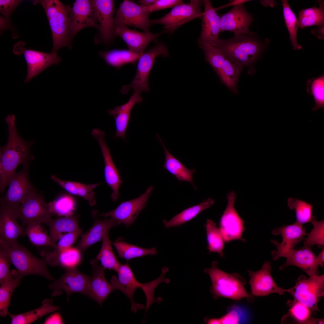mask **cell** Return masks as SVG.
I'll return each instance as SVG.
<instances>
[{
  "instance_id": "obj_60",
  "label": "cell",
  "mask_w": 324,
  "mask_h": 324,
  "mask_svg": "<svg viewBox=\"0 0 324 324\" xmlns=\"http://www.w3.org/2000/svg\"><path fill=\"white\" fill-rule=\"evenodd\" d=\"M155 0H140L139 1L140 5L144 7H148L152 5Z\"/></svg>"
},
{
  "instance_id": "obj_40",
  "label": "cell",
  "mask_w": 324,
  "mask_h": 324,
  "mask_svg": "<svg viewBox=\"0 0 324 324\" xmlns=\"http://www.w3.org/2000/svg\"><path fill=\"white\" fill-rule=\"evenodd\" d=\"M48 204L53 216L56 215L59 217H67L74 214L76 203L75 200L72 196L64 194Z\"/></svg>"
},
{
  "instance_id": "obj_23",
  "label": "cell",
  "mask_w": 324,
  "mask_h": 324,
  "mask_svg": "<svg viewBox=\"0 0 324 324\" xmlns=\"http://www.w3.org/2000/svg\"><path fill=\"white\" fill-rule=\"evenodd\" d=\"M316 257L310 247H303L298 250L294 249L285 256L286 261L279 269L282 270L288 266H293L300 268L309 276L318 275L319 265Z\"/></svg>"
},
{
  "instance_id": "obj_35",
  "label": "cell",
  "mask_w": 324,
  "mask_h": 324,
  "mask_svg": "<svg viewBox=\"0 0 324 324\" xmlns=\"http://www.w3.org/2000/svg\"><path fill=\"white\" fill-rule=\"evenodd\" d=\"M319 7L315 6L300 10L298 21L299 27L301 29L315 26L319 27L324 26V2L318 0Z\"/></svg>"
},
{
  "instance_id": "obj_18",
  "label": "cell",
  "mask_w": 324,
  "mask_h": 324,
  "mask_svg": "<svg viewBox=\"0 0 324 324\" xmlns=\"http://www.w3.org/2000/svg\"><path fill=\"white\" fill-rule=\"evenodd\" d=\"M153 189L150 186L145 192L137 198L122 202L116 208L100 216L110 217L123 223L127 226L133 224L140 213L145 207Z\"/></svg>"
},
{
  "instance_id": "obj_53",
  "label": "cell",
  "mask_w": 324,
  "mask_h": 324,
  "mask_svg": "<svg viewBox=\"0 0 324 324\" xmlns=\"http://www.w3.org/2000/svg\"><path fill=\"white\" fill-rule=\"evenodd\" d=\"M20 0H0V12L4 17L9 20L14 9L22 2Z\"/></svg>"
},
{
  "instance_id": "obj_56",
  "label": "cell",
  "mask_w": 324,
  "mask_h": 324,
  "mask_svg": "<svg viewBox=\"0 0 324 324\" xmlns=\"http://www.w3.org/2000/svg\"><path fill=\"white\" fill-rule=\"evenodd\" d=\"M251 1L250 0H234L231 1L229 3L225 4L223 6L217 8H215V10L216 11L218 10L221 9L230 7L231 6H235L242 4H244V3Z\"/></svg>"
},
{
  "instance_id": "obj_28",
  "label": "cell",
  "mask_w": 324,
  "mask_h": 324,
  "mask_svg": "<svg viewBox=\"0 0 324 324\" xmlns=\"http://www.w3.org/2000/svg\"><path fill=\"white\" fill-rule=\"evenodd\" d=\"M140 94L134 92L127 103L108 110V113L112 115L115 119L116 132L114 137H121L125 140L126 130L132 109L135 105L140 103L142 100Z\"/></svg>"
},
{
  "instance_id": "obj_45",
  "label": "cell",
  "mask_w": 324,
  "mask_h": 324,
  "mask_svg": "<svg viewBox=\"0 0 324 324\" xmlns=\"http://www.w3.org/2000/svg\"><path fill=\"white\" fill-rule=\"evenodd\" d=\"M284 19L289 31L290 39L294 50H298L302 46L297 42V34L298 22L294 13L289 4L287 0L282 1Z\"/></svg>"
},
{
  "instance_id": "obj_26",
  "label": "cell",
  "mask_w": 324,
  "mask_h": 324,
  "mask_svg": "<svg viewBox=\"0 0 324 324\" xmlns=\"http://www.w3.org/2000/svg\"><path fill=\"white\" fill-rule=\"evenodd\" d=\"M92 215L94 220V224L88 231L81 235L77 247L81 252L92 244L102 241L104 235L110 231L111 228L121 224L111 218L100 219L98 217L97 211L96 210L92 211Z\"/></svg>"
},
{
  "instance_id": "obj_10",
  "label": "cell",
  "mask_w": 324,
  "mask_h": 324,
  "mask_svg": "<svg viewBox=\"0 0 324 324\" xmlns=\"http://www.w3.org/2000/svg\"><path fill=\"white\" fill-rule=\"evenodd\" d=\"M28 166V164L24 165L23 169L15 173L9 182L7 192L0 200L1 208L11 212L16 217L21 203L34 189L29 180Z\"/></svg>"
},
{
  "instance_id": "obj_59",
  "label": "cell",
  "mask_w": 324,
  "mask_h": 324,
  "mask_svg": "<svg viewBox=\"0 0 324 324\" xmlns=\"http://www.w3.org/2000/svg\"><path fill=\"white\" fill-rule=\"evenodd\" d=\"M324 250L323 248L321 252L316 257V260L319 265L321 267L323 266L324 264Z\"/></svg>"
},
{
  "instance_id": "obj_58",
  "label": "cell",
  "mask_w": 324,
  "mask_h": 324,
  "mask_svg": "<svg viewBox=\"0 0 324 324\" xmlns=\"http://www.w3.org/2000/svg\"><path fill=\"white\" fill-rule=\"evenodd\" d=\"M324 319L311 317L307 322L306 324H324Z\"/></svg>"
},
{
  "instance_id": "obj_61",
  "label": "cell",
  "mask_w": 324,
  "mask_h": 324,
  "mask_svg": "<svg viewBox=\"0 0 324 324\" xmlns=\"http://www.w3.org/2000/svg\"><path fill=\"white\" fill-rule=\"evenodd\" d=\"M205 321L207 324H220L219 318H205Z\"/></svg>"
},
{
  "instance_id": "obj_22",
  "label": "cell",
  "mask_w": 324,
  "mask_h": 324,
  "mask_svg": "<svg viewBox=\"0 0 324 324\" xmlns=\"http://www.w3.org/2000/svg\"><path fill=\"white\" fill-rule=\"evenodd\" d=\"M94 259L90 261L93 268L92 275L88 283L85 296L101 305L110 294L115 290L106 278L104 269Z\"/></svg>"
},
{
  "instance_id": "obj_12",
  "label": "cell",
  "mask_w": 324,
  "mask_h": 324,
  "mask_svg": "<svg viewBox=\"0 0 324 324\" xmlns=\"http://www.w3.org/2000/svg\"><path fill=\"white\" fill-rule=\"evenodd\" d=\"M52 214L42 195L33 190L21 203L16 214L17 219L26 225L33 223H44L52 218Z\"/></svg>"
},
{
  "instance_id": "obj_31",
  "label": "cell",
  "mask_w": 324,
  "mask_h": 324,
  "mask_svg": "<svg viewBox=\"0 0 324 324\" xmlns=\"http://www.w3.org/2000/svg\"><path fill=\"white\" fill-rule=\"evenodd\" d=\"M78 218V216L74 214L49 219L45 224L49 228V236L51 242L56 244L63 235V233L70 232L80 229Z\"/></svg>"
},
{
  "instance_id": "obj_55",
  "label": "cell",
  "mask_w": 324,
  "mask_h": 324,
  "mask_svg": "<svg viewBox=\"0 0 324 324\" xmlns=\"http://www.w3.org/2000/svg\"><path fill=\"white\" fill-rule=\"evenodd\" d=\"M64 320L59 313H56L48 317L44 322V324H63Z\"/></svg>"
},
{
  "instance_id": "obj_7",
  "label": "cell",
  "mask_w": 324,
  "mask_h": 324,
  "mask_svg": "<svg viewBox=\"0 0 324 324\" xmlns=\"http://www.w3.org/2000/svg\"><path fill=\"white\" fill-rule=\"evenodd\" d=\"M290 289V294L294 299L316 312L320 310L318 302L324 296V275L310 276L308 278L301 275Z\"/></svg>"
},
{
  "instance_id": "obj_32",
  "label": "cell",
  "mask_w": 324,
  "mask_h": 324,
  "mask_svg": "<svg viewBox=\"0 0 324 324\" xmlns=\"http://www.w3.org/2000/svg\"><path fill=\"white\" fill-rule=\"evenodd\" d=\"M51 178L70 194L81 197L86 200L91 206L95 205L96 201L94 189L101 183L85 184L79 182L62 180L52 175Z\"/></svg>"
},
{
  "instance_id": "obj_38",
  "label": "cell",
  "mask_w": 324,
  "mask_h": 324,
  "mask_svg": "<svg viewBox=\"0 0 324 324\" xmlns=\"http://www.w3.org/2000/svg\"><path fill=\"white\" fill-rule=\"evenodd\" d=\"M82 232L81 229L63 235L54 247V249L44 256L47 264L52 266H58V258L59 254L65 249L71 247Z\"/></svg>"
},
{
  "instance_id": "obj_17",
  "label": "cell",
  "mask_w": 324,
  "mask_h": 324,
  "mask_svg": "<svg viewBox=\"0 0 324 324\" xmlns=\"http://www.w3.org/2000/svg\"><path fill=\"white\" fill-rule=\"evenodd\" d=\"M271 271V262L266 261L259 270L248 271L252 295L263 296L273 293H277L279 296L285 292L290 293V288L284 289L278 286L272 276Z\"/></svg>"
},
{
  "instance_id": "obj_5",
  "label": "cell",
  "mask_w": 324,
  "mask_h": 324,
  "mask_svg": "<svg viewBox=\"0 0 324 324\" xmlns=\"http://www.w3.org/2000/svg\"><path fill=\"white\" fill-rule=\"evenodd\" d=\"M0 252L14 266L21 278L28 275H35L50 281L54 280L47 268L45 259L36 257L17 242L11 244L0 242Z\"/></svg>"
},
{
  "instance_id": "obj_15",
  "label": "cell",
  "mask_w": 324,
  "mask_h": 324,
  "mask_svg": "<svg viewBox=\"0 0 324 324\" xmlns=\"http://www.w3.org/2000/svg\"><path fill=\"white\" fill-rule=\"evenodd\" d=\"M236 194L233 191L226 196L227 204L220 221V229L225 242L236 240L243 241L242 236L244 228V222L235 208Z\"/></svg>"
},
{
  "instance_id": "obj_2",
  "label": "cell",
  "mask_w": 324,
  "mask_h": 324,
  "mask_svg": "<svg viewBox=\"0 0 324 324\" xmlns=\"http://www.w3.org/2000/svg\"><path fill=\"white\" fill-rule=\"evenodd\" d=\"M118 278L112 276L110 280L114 290H118L125 294L128 298L131 303V310L136 313L137 309L145 308V306L136 303L134 299V293L138 288L143 291L146 298L145 310H148L149 307L154 303H160L161 301L160 297L156 299L154 296L155 288L160 283H168L169 279L165 278L166 274L162 272L160 276L155 280L146 283H142L136 279L133 272L127 262L121 264L116 272Z\"/></svg>"
},
{
  "instance_id": "obj_46",
  "label": "cell",
  "mask_w": 324,
  "mask_h": 324,
  "mask_svg": "<svg viewBox=\"0 0 324 324\" xmlns=\"http://www.w3.org/2000/svg\"><path fill=\"white\" fill-rule=\"evenodd\" d=\"M306 89L312 95L315 101L312 110L316 111L324 108V76L309 80L306 83Z\"/></svg>"
},
{
  "instance_id": "obj_39",
  "label": "cell",
  "mask_w": 324,
  "mask_h": 324,
  "mask_svg": "<svg viewBox=\"0 0 324 324\" xmlns=\"http://www.w3.org/2000/svg\"><path fill=\"white\" fill-rule=\"evenodd\" d=\"M107 232L102 240V244L98 254L95 259L100 261L104 269L117 271L121 264L118 261L113 251L109 233Z\"/></svg>"
},
{
  "instance_id": "obj_49",
  "label": "cell",
  "mask_w": 324,
  "mask_h": 324,
  "mask_svg": "<svg viewBox=\"0 0 324 324\" xmlns=\"http://www.w3.org/2000/svg\"><path fill=\"white\" fill-rule=\"evenodd\" d=\"M287 303L290 308L288 315L298 323L306 324L312 317L313 312L311 310L300 302L294 299L288 300Z\"/></svg>"
},
{
  "instance_id": "obj_44",
  "label": "cell",
  "mask_w": 324,
  "mask_h": 324,
  "mask_svg": "<svg viewBox=\"0 0 324 324\" xmlns=\"http://www.w3.org/2000/svg\"><path fill=\"white\" fill-rule=\"evenodd\" d=\"M287 206L289 208L294 210L296 221L303 225L310 222L312 217V205L304 201L292 197L287 200Z\"/></svg>"
},
{
  "instance_id": "obj_43",
  "label": "cell",
  "mask_w": 324,
  "mask_h": 324,
  "mask_svg": "<svg viewBox=\"0 0 324 324\" xmlns=\"http://www.w3.org/2000/svg\"><path fill=\"white\" fill-rule=\"evenodd\" d=\"M41 224L33 223L26 225L25 232L30 242L36 246H51L54 247L56 244L51 242L49 235L45 231Z\"/></svg>"
},
{
  "instance_id": "obj_30",
  "label": "cell",
  "mask_w": 324,
  "mask_h": 324,
  "mask_svg": "<svg viewBox=\"0 0 324 324\" xmlns=\"http://www.w3.org/2000/svg\"><path fill=\"white\" fill-rule=\"evenodd\" d=\"M156 136L160 142L165 152V160L163 168L173 175L179 181H186L190 183L196 190V187L193 182V175L196 170H190L185 167L170 152L158 134H156Z\"/></svg>"
},
{
  "instance_id": "obj_52",
  "label": "cell",
  "mask_w": 324,
  "mask_h": 324,
  "mask_svg": "<svg viewBox=\"0 0 324 324\" xmlns=\"http://www.w3.org/2000/svg\"><path fill=\"white\" fill-rule=\"evenodd\" d=\"M184 3L181 0H156L151 6L145 7L146 10L150 13L162 9L173 7L175 6Z\"/></svg>"
},
{
  "instance_id": "obj_37",
  "label": "cell",
  "mask_w": 324,
  "mask_h": 324,
  "mask_svg": "<svg viewBox=\"0 0 324 324\" xmlns=\"http://www.w3.org/2000/svg\"><path fill=\"white\" fill-rule=\"evenodd\" d=\"M22 278L17 272L13 273L8 279L1 284L0 287V315L5 317L8 314L12 295L19 285Z\"/></svg>"
},
{
  "instance_id": "obj_1",
  "label": "cell",
  "mask_w": 324,
  "mask_h": 324,
  "mask_svg": "<svg viewBox=\"0 0 324 324\" xmlns=\"http://www.w3.org/2000/svg\"><path fill=\"white\" fill-rule=\"evenodd\" d=\"M14 114L8 115L5 120L8 136L6 145L1 147L0 154V190L2 194L20 164H28L30 150L33 141L22 138L17 132Z\"/></svg>"
},
{
  "instance_id": "obj_29",
  "label": "cell",
  "mask_w": 324,
  "mask_h": 324,
  "mask_svg": "<svg viewBox=\"0 0 324 324\" xmlns=\"http://www.w3.org/2000/svg\"><path fill=\"white\" fill-rule=\"evenodd\" d=\"M15 215L8 210L1 208L0 213V242L11 244L17 240L23 232Z\"/></svg>"
},
{
  "instance_id": "obj_62",
  "label": "cell",
  "mask_w": 324,
  "mask_h": 324,
  "mask_svg": "<svg viewBox=\"0 0 324 324\" xmlns=\"http://www.w3.org/2000/svg\"><path fill=\"white\" fill-rule=\"evenodd\" d=\"M261 3L263 5L265 6H273V2L271 1H268V0H262L261 2Z\"/></svg>"
},
{
  "instance_id": "obj_20",
  "label": "cell",
  "mask_w": 324,
  "mask_h": 324,
  "mask_svg": "<svg viewBox=\"0 0 324 324\" xmlns=\"http://www.w3.org/2000/svg\"><path fill=\"white\" fill-rule=\"evenodd\" d=\"M253 20V15L247 11L244 4L234 6L220 18V32L253 35L254 33L250 31L249 27Z\"/></svg>"
},
{
  "instance_id": "obj_25",
  "label": "cell",
  "mask_w": 324,
  "mask_h": 324,
  "mask_svg": "<svg viewBox=\"0 0 324 324\" xmlns=\"http://www.w3.org/2000/svg\"><path fill=\"white\" fill-rule=\"evenodd\" d=\"M92 2L100 26L102 40L109 42L115 35L114 2L111 0H94Z\"/></svg>"
},
{
  "instance_id": "obj_9",
  "label": "cell",
  "mask_w": 324,
  "mask_h": 324,
  "mask_svg": "<svg viewBox=\"0 0 324 324\" xmlns=\"http://www.w3.org/2000/svg\"><path fill=\"white\" fill-rule=\"evenodd\" d=\"M202 4L200 0H191L187 4L176 5L163 17L150 20L151 26L163 25L165 33L171 34L185 23L195 18L202 17L203 14L201 10Z\"/></svg>"
},
{
  "instance_id": "obj_19",
  "label": "cell",
  "mask_w": 324,
  "mask_h": 324,
  "mask_svg": "<svg viewBox=\"0 0 324 324\" xmlns=\"http://www.w3.org/2000/svg\"><path fill=\"white\" fill-rule=\"evenodd\" d=\"M91 134L98 142L103 155L104 164V176L105 181L112 190V200L114 202L118 200V190L123 181L119 172L112 158L110 151L105 140V132L97 129H93Z\"/></svg>"
},
{
  "instance_id": "obj_34",
  "label": "cell",
  "mask_w": 324,
  "mask_h": 324,
  "mask_svg": "<svg viewBox=\"0 0 324 324\" xmlns=\"http://www.w3.org/2000/svg\"><path fill=\"white\" fill-rule=\"evenodd\" d=\"M211 198L205 200L200 204L186 208L174 216L170 220H164L163 224L166 228L178 226L194 218L199 214L208 208L214 203Z\"/></svg>"
},
{
  "instance_id": "obj_24",
  "label": "cell",
  "mask_w": 324,
  "mask_h": 324,
  "mask_svg": "<svg viewBox=\"0 0 324 324\" xmlns=\"http://www.w3.org/2000/svg\"><path fill=\"white\" fill-rule=\"evenodd\" d=\"M204 10L202 17V30L198 39V45H211L219 39L220 17L210 0H204Z\"/></svg>"
},
{
  "instance_id": "obj_50",
  "label": "cell",
  "mask_w": 324,
  "mask_h": 324,
  "mask_svg": "<svg viewBox=\"0 0 324 324\" xmlns=\"http://www.w3.org/2000/svg\"><path fill=\"white\" fill-rule=\"evenodd\" d=\"M199 45L204 53L206 61L218 74L226 57L219 50L212 46L206 44Z\"/></svg>"
},
{
  "instance_id": "obj_3",
  "label": "cell",
  "mask_w": 324,
  "mask_h": 324,
  "mask_svg": "<svg viewBox=\"0 0 324 324\" xmlns=\"http://www.w3.org/2000/svg\"><path fill=\"white\" fill-rule=\"evenodd\" d=\"M266 42L258 39L254 34H235L231 38H220L210 45L219 50L233 63L243 67L256 61L266 47Z\"/></svg>"
},
{
  "instance_id": "obj_14",
  "label": "cell",
  "mask_w": 324,
  "mask_h": 324,
  "mask_svg": "<svg viewBox=\"0 0 324 324\" xmlns=\"http://www.w3.org/2000/svg\"><path fill=\"white\" fill-rule=\"evenodd\" d=\"M90 27L100 29L92 0H76L71 8L69 14V31L70 38L71 40L82 29Z\"/></svg>"
},
{
  "instance_id": "obj_33",
  "label": "cell",
  "mask_w": 324,
  "mask_h": 324,
  "mask_svg": "<svg viewBox=\"0 0 324 324\" xmlns=\"http://www.w3.org/2000/svg\"><path fill=\"white\" fill-rule=\"evenodd\" d=\"M60 307L53 304L52 300L45 299L39 307L32 310L16 315L8 312L12 324H29L36 321L46 314L59 310Z\"/></svg>"
},
{
  "instance_id": "obj_36",
  "label": "cell",
  "mask_w": 324,
  "mask_h": 324,
  "mask_svg": "<svg viewBox=\"0 0 324 324\" xmlns=\"http://www.w3.org/2000/svg\"><path fill=\"white\" fill-rule=\"evenodd\" d=\"M112 244L116 250L118 257L127 260L148 255H156L158 253L155 248H143L128 244L122 239H118Z\"/></svg>"
},
{
  "instance_id": "obj_42",
  "label": "cell",
  "mask_w": 324,
  "mask_h": 324,
  "mask_svg": "<svg viewBox=\"0 0 324 324\" xmlns=\"http://www.w3.org/2000/svg\"><path fill=\"white\" fill-rule=\"evenodd\" d=\"M100 54L107 63L116 68L127 63L134 62L141 56L129 50H113L100 52Z\"/></svg>"
},
{
  "instance_id": "obj_51",
  "label": "cell",
  "mask_w": 324,
  "mask_h": 324,
  "mask_svg": "<svg viewBox=\"0 0 324 324\" xmlns=\"http://www.w3.org/2000/svg\"><path fill=\"white\" fill-rule=\"evenodd\" d=\"M247 317L243 309L233 305L228 309V313L219 319L220 324H238L245 322Z\"/></svg>"
},
{
  "instance_id": "obj_13",
  "label": "cell",
  "mask_w": 324,
  "mask_h": 324,
  "mask_svg": "<svg viewBox=\"0 0 324 324\" xmlns=\"http://www.w3.org/2000/svg\"><path fill=\"white\" fill-rule=\"evenodd\" d=\"M150 14L144 6L132 1L124 0L116 12L114 27L130 26L141 29L145 32H150Z\"/></svg>"
},
{
  "instance_id": "obj_11",
  "label": "cell",
  "mask_w": 324,
  "mask_h": 324,
  "mask_svg": "<svg viewBox=\"0 0 324 324\" xmlns=\"http://www.w3.org/2000/svg\"><path fill=\"white\" fill-rule=\"evenodd\" d=\"M23 42L19 41L14 45L13 49L16 55H23L26 62L27 70L25 82H29L46 69L53 64L58 65L61 58L57 52L52 51L50 53L26 48Z\"/></svg>"
},
{
  "instance_id": "obj_4",
  "label": "cell",
  "mask_w": 324,
  "mask_h": 324,
  "mask_svg": "<svg viewBox=\"0 0 324 324\" xmlns=\"http://www.w3.org/2000/svg\"><path fill=\"white\" fill-rule=\"evenodd\" d=\"M217 264V261L213 262L211 267L204 270L209 274L212 281L210 291L213 298L217 299L222 297L236 300L246 298L248 302H252L254 296L246 291L245 279L237 273L229 274L220 269Z\"/></svg>"
},
{
  "instance_id": "obj_6",
  "label": "cell",
  "mask_w": 324,
  "mask_h": 324,
  "mask_svg": "<svg viewBox=\"0 0 324 324\" xmlns=\"http://www.w3.org/2000/svg\"><path fill=\"white\" fill-rule=\"evenodd\" d=\"M32 2L34 4H40L46 14L52 34V51L57 52L62 47H70L69 31L70 5H66L58 0H34Z\"/></svg>"
},
{
  "instance_id": "obj_47",
  "label": "cell",
  "mask_w": 324,
  "mask_h": 324,
  "mask_svg": "<svg viewBox=\"0 0 324 324\" xmlns=\"http://www.w3.org/2000/svg\"><path fill=\"white\" fill-rule=\"evenodd\" d=\"M310 222L313 227L307 237L304 239V247H310L317 245L322 247L324 245V221H319L315 216H313Z\"/></svg>"
},
{
  "instance_id": "obj_48",
  "label": "cell",
  "mask_w": 324,
  "mask_h": 324,
  "mask_svg": "<svg viewBox=\"0 0 324 324\" xmlns=\"http://www.w3.org/2000/svg\"><path fill=\"white\" fill-rule=\"evenodd\" d=\"M81 252L76 248L70 247L62 251L58 258V264L66 270L76 268L82 260Z\"/></svg>"
},
{
  "instance_id": "obj_21",
  "label": "cell",
  "mask_w": 324,
  "mask_h": 324,
  "mask_svg": "<svg viewBox=\"0 0 324 324\" xmlns=\"http://www.w3.org/2000/svg\"><path fill=\"white\" fill-rule=\"evenodd\" d=\"M90 277L82 272L76 268L66 270L64 274L58 279L49 284V288L56 295L60 290L67 294V299L74 293H80L86 295Z\"/></svg>"
},
{
  "instance_id": "obj_27",
  "label": "cell",
  "mask_w": 324,
  "mask_h": 324,
  "mask_svg": "<svg viewBox=\"0 0 324 324\" xmlns=\"http://www.w3.org/2000/svg\"><path fill=\"white\" fill-rule=\"evenodd\" d=\"M165 33L164 31L157 34L142 32L128 27L115 28V35L119 36L124 40L129 50L141 56L150 42Z\"/></svg>"
},
{
  "instance_id": "obj_16",
  "label": "cell",
  "mask_w": 324,
  "mask_h": 324,
  "mask_svg": "<svg viewBox=\"0 0 324 324\" xmlns=\"http://www.w3.org/2000/svg\"><path fill=\"white\" fill-rule=\"evenodd\" d=\"M306 228L296 221L290 225H286L274 229L272 234L275 235L280 234L282 241L279 243L275 240L271 242L276 247V250L272 252L273 259L277 260L280 257H284L296 245L304 239V236L307 235Z\"/></svg>"
},
{
  "instance_id": "obj_57",
  "label": "cell",
  "mask_w": 324,
  "mask_h": 324,
  "mask_svg": "<svg viewBox=\"0 0 324 324\" xmlns=\"http://www.w3.org/2000/svg\"><path fill=\"white\" fill-rule=\"evenodd\" d=\"M311 33L320 39L324 38V26L319 27V28L312 29Z\"/></svg>"
},
{
  "instance_id": "obj_54",
  "label": "cell",
  "mask_w": 324,
  "mask_h": 324,
  "mask_svg": "<svg viewBox=\"0 0 324 324\" xmlns=\"http://www.w3.org/2000/svg\"><path fill=\"white\" fill-rule=\"evenodd\" d=\"M11 263L8 259L0 252V283L2 284L13 274L10 270Z\"/></svg>"
},
{
  "instance_id": "obj_8",
  "label": "cell",
  "mask_w": 324,
  "mask_h": 324,
  "mask_svg": "<svg viewBox=\"0 0 324 324\" xmlns=\"http://www.w3.org/2000/svg\"><path fill=\"white\" fill-rule=\"evenodd\" d=\"M168 57L169 52L168 48L162 42H157L152 48L144 52L138 59L136 72L131 82L124 86L121 92L127 94L131 88L134 92L141 93L149 92L148 77L156 57L159 56Z\"/></svg>"
},
{
  "instance_id": "obj_41",
  "label": "cell",
  "mask_w": 324,
  "mask_h": 324,
  "mask_svg": "<svg viewBox=\"0 0 324 324\" xmlns=\"http://www.w3.org/2000/svg\"><path fill=\"white\" fill-rule=\"evenodd\" d=\"M205 226L209 253H217L221 257H223L225 242L219 228L217 227L214 222L209 219H207Z\"/></svg>"
}]
</instances>
